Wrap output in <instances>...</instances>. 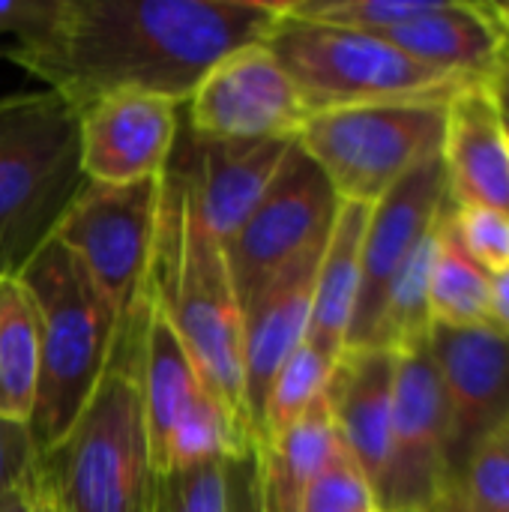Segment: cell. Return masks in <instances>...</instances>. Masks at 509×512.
Masks as SVG:
<instances>
[{"mask_svg": "<svg viewBox=\"0 0 509 512\" xmlns=\"http://www.w3.org/2000/svg\"><path fill=\"white\" fill-rule=\"evenodd\" d=\"M144 297L189 351L204 387L246 423L243 306L225 249L198 222L186 195L165 177Z\"/></svg>", "mask_w": 509, "mask_h": 512, "instance_id": "3957f363", "label": "cell"}, {"mask_svg": "<svg viewBox=\"0 0 509 512\" xmlns=\"http://www.w3.org/2000/svg\"><path fill=\"white\" fill-rule=\"evenodd\" d=\"M429 348L453 420V465L477 441L509 426V339L492 324L432 327Z\"/></svg>", "mask_w": 509, "mask_h": 512, "instance_id": "9a60e30c", "label": "cell"}, {"mask_svg": "<svg viewBox=\"0 0 509 512\" xmlns=\"http://www.w3.org/2000/svg\"><path fill=\"white\" fill-rule=\"evenodd\" d=\"M441 222V216H438ZM438 222L435 228L420 240V246L411 252L399 276L393 279L378 327L372 333L369 348H387V351H405L417 342H426L432 333V312H429V273L435 258V240H438Z\"/></svg>", "mask_w": 509, "mask_h": 512, "instance_id": "484cf974", "label": "cell"}, {"mask_svg": "<svg viewBox=\"0 0 509 512\" xmlns=\"http://www.w3.org/2000/svg\"><path fill=\"white\" fill-rule=\"evenodd\" d=\"M228 480V512H261L255 489V450L243 459L225 462Z\"/></svg>", "mask_w": 509, "mask_h": 512, "instance_id": "d6a6232c", "label": "cell"}, {"mask_svg": "<svg viewBox=\"0 0 509 512\" xmlns=\"http://www.w3.org/2000/svg\"><path fill=\"white\" fill-rule=\"evenodd\" d=\"M282 15L279 0H57L0 57L75 111L111 93L186 105L222 57L261 42Z\"/></svg>", "mask_w": 509, "mask_h": 512, "instance_id": "6da1fadb", "label": "cell"}, {"mask_svg": "<svg viewBox=\"0 0 509 512\" xmlns=\"http://www.w3.org/2000/svg\"><path fill=\"white\" fill-rule=\"evenodd\" d=\"M453 420L429 339L396 351L390 462L381 512H429L453 486Z\"/></svg>", "mask_w": 509, "mask_h": 512, "instance_id": "9c48e42d", "label": "cell"}, {"mask_svg": "<svg viewBox=\"0 0 509 512\" xmlns=\"http://www.w3.org/2000/svg\"><path fill=\"white\" fill-rule=\"evenodd\" d=\"M504 126H507V135H509V117H507V114H504Z\"/></svg>", "mask_w": 509, "mask_h": 512, "instance_id": "ab89813d", "label": "cell"}, {"mask_svg": "<svg viewBox=\"0 0 509 512\" xmlns=\"http://www.w3.org/2000/svg\"><path fill=\"white\" fill-rule=\"evenodd\" d=\"M447 102H378L309 114L297 147L339 201L372 207L417 168L441 159Z\"/></svg>", "mask_w": 509, "mask_h": 512, "instance_id": "52a82bcc", "label": "cell"}, {"mask_svg": "<svg viewBox=\"0 0 509 512\" xmlns=\"http://www.w3.org/2000/svg\"><path fill=\"white\" fill-rule=\"evenodd\" d=\"M489 324L509 339V270L489 276Z\"/></svg>", "mask_w": 509, "mask_h": 512, "instance_id": "836d02e7", "label": "cell"}, {"mask_svg": "<svg viewBox=\"0 0 509 512\" xmlns=\"http://www.w3.org/2000/svg\"><path fill=\"white\" fill-rule=\"evenodd\" d=\"M441 162L453 204L509 213V135L486 81L468 84L447 102Z\"/></svg>", "mask_w": 509, "mask_h": 512, "instance_id": "ac0fdd59", "label": "cell"}, {"mask_svg": "<svg viewBox=\"0 0 509 512\" xmlns=\"http://www.w3.org/2000/svg\"><path fill=\"white\" fill-rule=\"evenodd\" d=\"M324 246L306 249L243 306V411L255 441L273 375L306 342Z\"/></svg>", "mask_w": 509, "mask_h": 512, "instance_id": "2e32d148", "label": "cell"}, {"mask_svg": "<svg viewBox=\"0 0 509 512\" xmlns=\"http://www.w3.org/2000/svg\"><path fill=\"white\" fill-rule=\"evenodd\" d=\"M366 222H369V207L351 201L339 204L315 276L306 342L333 360H339L348 345V330L357 309Z\"/></svg>", "mask_w": 509, "mask_h": 512, "instance_id": "7402d4cb", "label": "cell"}, {"mask_svg": "<svg viewBox=\"0 0 509 512\" xmlns=\"http://www.w3.org/2000/svg\"><path fill=\"white\" fill-rule=\"evenodd\" d=\"M255 450L249 426L213 393H204L171 429L162 462L153 474L195 465H225Z\"/></svg>", "mask_w": 509, "mask_h": 512, "instance_id": "cb8c5ba5", "label": "cell"}, {"mask_svg": "<svg viewBox=\"0 0 509 512\" xmlns=\"http://www.w3.org/2000/svg\"><path fill=\"white\" fill-rule=\"evenodd\" d=\"M33 512H54V510H51V507H48V504H45V501H42V498L33 492Z\"/></svg>", "mask_w": 509, "mask_h": 512, "instance_id": "f35d334b", "label": "cell"}, {"mask_svg": "<svg viewBox=\"0 0 509 512\" xmlns=\"http://www.w3.org/2000/svg\"><path fill=\"white\" fill-rule=\"evenodd\" d=\"M378 36L417 63L465 81H486L509 48L507 30L489 3L465 0H435L423 15Z\"/></svg>", "mask_w": 509, "mask_h": 512, "instance_id": "d6986e66", "label": "cell"}, {"mask_svg": "<svg viewBox=\"0 0 509 512\" xmlns=\"http://www.w3.org/2000/svg\"><path fill=\"white\" fill-rule=\"evenodd\" d=\"M141 321L144 300L123 318L84 411L36 453L30 489L54 512H147L153 465L138 384Z\"/></svg>", "mask_w": 509, "mask_h": 512, "instance_id": "7a4b0ae2", "label": "cell"}, {"mask_svg": "<svg viewBox=\"0 0 509 512\" xmlns=\"http://www.w3.org/2000/svg\"><path fill=\"white\" fill-rule=\"evenodd\" d=\"M447 201V171L444 162L435 159L408 174L378 204L369 207L360 261V294L345 351L369 348L393 279L420 246V240L435 228Z\"/></svg>", "mask_w": 509, "mask_h": 512, "instance_id": "4fadbf2b", "label": "cell"}, {"mask_svg": "<svg viewBox=\"0 0 509 512\" xmlns=\"http://www.w3.org/2000/svg\"><path fill=\"white\" fill-rule=\"evenodd\" d=\"M183 105L153 93H111L78 108L81 171L90 183H135L162 177Z\"/></svg>", "mask_w": 509, "mask_h": 512, "instance_id": "5bb4252c", "label": "cell"}, {"mask_svg": "<svg viewBox=\"0 0 509 512\" xmlns=\"http://www.w3.org/2000/svg\"><path fill=\"white\" fill-rule=\"evenodd\" d=\"M339 204L324 171L294 141L249 219L222 246L240 306H246L282 267L330 237Z\"/></svg>", "mask_w": 509, "mask_h": 512, "instance_id": "30bf717a", "label": "cell"}, {"mask_svg": "<svg viewBox=\"0 0 509 512\" xmlns=\"http://www.w3.org/2000/svg\"><path fill=\"white\" fill-rule=\"evenodd\" d=\"M57 0H0V36L33 33L54 9Z\"/></svg>", "mask_w": 509, "mask_h": 512, "instance_id": "1f68e13d", "label": "cell"}, {"mask_svg": "<svg viewBox=\"0 0 509 512\" xmlns=\"http://www.w3.org/2000/svg\"><path fill=\"white\" fill-rule=\"evenodd\" d=\"M450 231L462 252L489 276L509 270V213L492 207H459L450 201Z\"/></svg>", "mask_w": 509, "mask_h": 512, "instance_id": "f546056e", "label": "cell"}, {"mask_svg": "<svg viewBox=\"0 0 509 512\" xmlns=\"http://www.w3.org/2000/svg\"><path fill=\"white\" fill-rule=\"evenodd\" d=\"M489 9H492V15L501 21V27L507 30L509 36V3H489Z\"/></svg>", "mask_w": 509, "mask_h": 512, "instance_id": "74e56055", "label": "cell"}, {"mask_svg": "<svg viewBox=\"0 0 509 512\" xmlns=\"http://www.w3.org/2000/svg\"><path fill=\"white\" fill-rule=\"evenodd\" d=\"M336 360L318 351L315 345L303 342L273 375L264 411H261V432L258 441L267 435H276L288 426H294L300 417H306L327 393L330 375Z\"/></svg>", "mask_w": 509, "mask_h": 512, "instance_id": "4316f807", "label": "cell"}, {"mask_svg": "<svg viewBox=\"0 0 509 512\" xmlns=\"http://www.w3.org/2000/svg\"><path fill=\"white\" fill-rule=\"evenodd\" d=\"M369 512H381V510H369Z\"/></svg>", "mask_w": 509, "mask_h": 512, "instance_id": "60d3db41", "label": "cell"}, {"mask_svg": "<svg viewBox=\"0 0 509 512\" xmlns=\"http://www.w3.org/2000/svg\"><path fill=\"white\" fill-rule=\"evenodd\" d=\"M147 512H228L225 465H195L153 474Z\"/></svg>", "mask_w": 509, "mask_h": 512, "instance_id": "f1b7e54d", "label": "cell"}, {"mask_svg": "<svg viewBox=\"0 0 509 512\" xmlns=\"http://www.w3.org/2000/svg\"><path fill=\"white\" fill-rule=\"evenodd\" d=\"M291 144L213 138L183 120L162 177L186 195L207 234L225 246L279 174Z\"/></svg>", "mask_w": 509, "mask_h": 512, "instance_id": "7c38bea8", "label": "cell"}, {"mask_svg": "<svg viewBox=\"0 0 509 512\" xmlns=\"http://www.w3.org/2000/svg\"><path fill=\"white\" fill-rule=\"evenodd\" d=\"M429 512H462V507H459V495H456V486H453V489H450V492H447V495H444Z\"/></svg>", "mask_w": 509, "mask_h": 512, "instance_id": "8d00e7d4", "label": "cell"}, {"mask_svg": "<svg viewBox=\"0 0 509 512\" xmlns=\"http://www.w3.org/2000/svg\"><path fill=\"white\" fill-rule=\"evenodd\" d=\"M138 384H141V405H144V423L150 441V465L156 471L171 429L210 390L204 387L189 351L183 348L171 324L159 315V309L147 297H144V321H141Z\"/></svg>", "mask_w": 509, "mask_h": 512, "instance_id": "44dd1931", "label": "cell"}, {"mask_svg": "<svg viewBox=\"0 0 509 512\" xmlns=\"http://www.w3.org/2000/svg\"><path fill=\"white\" fill-rule=\"evenodd\" d=\"M162 177L135 183H84L54 228V240L72 252L126 318L144 300V282L156 243Z\"/></svg>", "mask_w": 509, "mask_h": 512, "instance_id": "ba28073f", "label": "cell"}, {"mask_svg": "<svg viewBox=\"0 0 509 512\" xmlns=\"http://www.w3.org/2000/svg\"><path fill=\"white\" fill-rule=\"evenodd\" d=\"M33 462H36V447L27 423L0 417V495L30 483Z\"/></svg>", "mask_w": 509, "mask_h": 512, "instance_id": "4dcf8cb0", "label": "cell"}, {"mask_svg": "<svg viewBox=\"0 0 509 512\" xmlns=\"http://www.w3.org/2000/svg\"><path fill=\"white\" fill-rule=\"evenodd\" d=\"M486 87H489V93L495 96L501 114H507L509 117V48L507 54L501 57V63L492 69V75L486 78Z\"/></svg>", "mask_w": 509, "mask_h": 512, "instance_id": "e575fe53", "label": "cell"}, {"mask_svg": "<svg viewBox=\"0 0 509 512\" xmlns=\"http://www.w3.org/2000/svg\"><path fill=\"white\" fill-rule=\"evenodd\" d=\"M342 450L324 399L294 426L255 441V489L261 512H300L309 486Z\"/></svg>", "mask_w": 509, "mask_h": 512, "instance_id": "ffe728a7", "label": "cell"}, {"mask_svg": "<svg viewBox=\"0 0 509 512\" xmlns=\"http://www.w3.org/2000/svg\"><path fill=\"white\" fill-rule=\"evenodd\" d=\"M39 378V330L27 288L0 276V417L27 423Z\"/></svg>", "mask_w": 509, "mask_h": 512, "instance_id": "603a6c76", "label": "cell"}, {"mask_svg": "<svg viewBox=\"0 0 509 512\" xmlns=\"http://www.w3.org/2000/svg\"><path fill=\"white\" fill-rule=\"evenodd\" d=\"M309 114L378 102H450L474 81L429 69L378 33L291 18L264 36Z\"/></svg>", "mask_w": 509, "mask_h": 512, "instance_id": "8992f818", "label": "cell"}, {"mask_svg": "<svg viewBox=\"0 0 509 512\" xmlns=\"http://www.w3.org/2000/svg\"><path fill=\"white\" fill-rule=\"evenodd\" d=\"M450 201L438 222L435 258L429 273L432 327H483L489 324V273H483L450 231Z\"/></svg>", "mask_w": 509, "mask_h": 512, "instance_id": "d4e9b609", "label": "cell"}, {"mask_svg": "<svg viewBox=\"0 0 509 512\" xmlns=\"http://www.w3.org/2000/svg\"><path fill=\"white\" fill-rule=\"evenodd\" d=\"M396 390V351L348 348L333 366L324 402L336 423L339 441L354 465L366 474L375 495L390 462Z\"/></svg>", "mask_w": 509, "mask_h": 512, "instance_id": "e0dca14e", "label": "cell"}, {"mask_svg": "<svg viewBox=\"0 0 509 512\" xmlns=\"http://www.w3.org/2000/svg\"><path fill=\"white\" fill-rule=\"evenodd\" d=\"M309 111L267 42L222 57L183 105L189 129L231 141H294Z\"/></svg>", "mask_w": 509, "mask_h": 512, "instance_id": "8fae6325", "label": "cell"}, {"mask_svg": "<svg viewBox=\"0 0 509 512\" xmlns=\"http://www.w3.org/2000/svg\"><path fill=\"white\" fill-rule=\"evenodd\" d=\"M456 495L462 512H509V426L471 447Z\"/></svg>", "mask_w": 509, "mask_h": 512, "instance_id": "83f0119b", "label": "cell"}, {"mask_svg": "<svg viewBox=\"0 0 509 512\" xmlns=\"http://www.w3.org/2000/svg\"><path fill=\"white\" fill-rule=\"evenodd\" d=\"M36 312L39 378L27 420L36 453L51 447L93 396L123 315L81 261L48 237L15 276Z\"/></svg>", "mask_w": 509, "mask_h": 512, "instance_id": "277c9868", "label": "cell"}, {"mask_svg": "<svg viewBox=\"0 0 509 512\" xmlns=\"http://www.w3.org/2000/svg\"><path fill=\"white\" fill-rule=\"evenodd\" d=\"M0 512H33V489H30V483L3 492L0 495Z\"/></svg>", "mask_w": 509, "mask_h": 512, "instance_id": "d590c367", "label": "cell"}, {"mask_svg": "<svg viewBox=\"0 0 509 512\" xmlns=\"http://www.w3.org/2000/svg\"><path fill=\"white\" fill-rule=\"evenodd\" d=\"M78 111L54 90L0 96V276H18L84 189Z\"/></svg>", "mask_w": 509, "mask_h": 512, "instance_id": "5b68a950", "label": "cell"}]
</instances>
